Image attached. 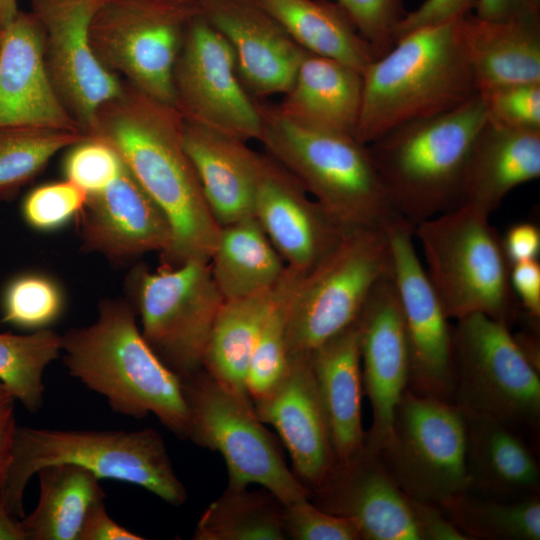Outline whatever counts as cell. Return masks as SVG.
<instances>
[{"instance_id": "obj_1", "label": "cell", "mask_w": 540, "mask_h": 540, "mask_svg": "<svg viewBox=\"0 0 540 540\" xmlns=\"http://www.w3.org/2000/svg\"><path fill=\"white\" fill-rule=\"evenodd\" d=\"M184 119L175 107L128 83L104 104L86 136L108 143L160 209L172 231L162 264L209 261L220 225L183 145Z\"/></svg>"}, {"instance_id": "obj_2", "label": "cell", "mask_w": 540, "mask_h": 540, "mask_svg": "<svg viewBox=\"0 0 540 540\" xmlns=\"http://www.w3.org/2000/svg\"><path fill=\"white\" fill-rule=\"evenodd\" d=\"M62 353L69 374L102 395L113 411L137 419L153 414L178 438L188 439L181 379L143 338L130 301H100L94 322L62 335Z\"/></svg>"}, {"instance_id": "obj_3", "label": "cell", "mask_w": 540, "mask_h": 540, "mask_svg": "<svg viewBox=\"0 0 540 540\" xmlns=\"http://www.w3.org/2000/svg\"><path fill=\"white\" fill-rule=\"evenodd\" d=\"M458 20L407 33L366 67L356 140L368 145L398 126L454 110L478 93Z\"/></svg>"}, {"instance_id": "obj_4", "label": "cell", "mask_w": 540, "mask_h": 540, "mask_svg": "<svg viewBox=\"0 0 540 540\" xmlns=\"http://www.w3.org/2000/svg\"><path fill=\"white\" fill-rule=\"evenodd\" d=\"M260 141L345 231L386 228L393 209L367 145L354 136L314 128L257 100Z\"/></svg>"}, {"instance_id": "obj_5", "label": "cell", "mask_w": 540, "mask_h": 540, "mask_svg": "<svg viewBox=\"0 0 540 540\" xmlns=\"http://www.w3.org/2000/svg\"><path fill=\"white\" fill-rule=\"evenodd\" d=\"M486 122L477 93L454 110L398 126L367 145L400 218L415 226L457 206L470 152Z\"/></svg>"}, {"instance_id": "obj_6", "label": "cell", "mask_w": 540, "mask_h": 540, "mask_svg": "<svg viewBox=\"0 0 540 540\" xmlns=\"http://www.w3.org/2000/svg\"><path fill=\"white\" fill-rule=\"evenodd\" d=\"M81 466L100 480L137 485L180 506L187 492L165 443L152 428L136 431L55 430L16 426L0 502L16 518L25 516L23 497L37 471L47 465Z\"/></svg>"}, {"instance_id": "obj_7", "label": "cell", "mask_w": 540, "mask_h": 540, "mask_svg": "<svg viewBox=\"0 0 540 540\" xmlns=\"http://www.w3.org/2000/svg\"><path fill=\"white\" fill-rule=\"evenodd\" d=\"M427 278L447 316L484 314L511 326L519 315L502 238L489 216L458 205L414 226Z\"/></svg>"}, {"instance_id": "obj_8", "label": "cell", "mask_w": 540, "mask_h": 540, "mask_svg": "<svg viewBox=\"0 0 540 540\" xmlns=\"http://www.w3.org/2000/svg\"><path fill=\"white\" fill-rule=\"evenodd\" d=\"M454 390L460 409L490 416L520 435L536 436L540 424V377L510 327L484 314L452 326Z\"/></svg>"}, {"instance_id": "obj_9", "label": "cell", "mask_w": 540, "mask_h": 540, "mask_svg": "<svg viewBox=\"0 0 540 540\" xmlns=\"http://www.w3.org/2000/svg\"><path fill=\"white\" fill-rule=\"evenodd\" d=\"M391 272V248L385 228L345 233L296 282L288 319V356L308 357L354 324L376 284Z\"/></svg>"}, {"instance_id": "obj_10", "label": "cell", "mask_w": 540, "mask_h": 540, "mask_svg": "<svg viewBox=\"0 0 540 540\" xmlns=\"http://www.w3.org/2000/svg\"><path fill=\"white\" fill-rule=\"evenodd\" d=\"M181 382L190 417L188 439L222 455L228 487L258 484L284 505L309 497L310 491L286 465L251 400L234 393L204 369Z\"/></svg>"}, {"instance_id": "obj_11", "label": "cell", "mask_w": 540, "mask_h": 540, "mask_svg": "<svg viewBox=\"0 0 540 540\" xmlns=\"http://www.w3.org/2000/svg\"><path fill=\"white\" fill-rule=\"evenodd\" d=\"M131 304L143 338L180 379L203 369L217 313L224 301L209 261L162 264L152 271L137 266L128 276Z\"/></svg>"}, {"instance_id": "obj_12", "label": "cell", "mask_w": 540, "mask_h": 540, "mask_svg": "<svg viewBox=\"0 0 540 540\" xmlns=\"http://www.w3.org/2000/svg\"><path fill=\"white\" fill-rule=\"evenodd\" d=\"M200 1L106 0L90 29L99 61L147 96L174 107L173 71Z\"/></svg>"}, {"instance_id": "obj_13", "label": "cell", "mask_w": 540, "mask_h": 540, "mask_svg": "<svg viewBox=\"0 0 540 540\" xmlns=\"http://www.w3.org/2000/svg\"><path fill=\"white\" fill-rule=\"evenodd\" d=\"M465 450L461 409L407 389L396 406L391 435L380 454L409 498L440 505L468 491Z\"/></svg>"}, {"instance_id": "obj_14", "label": "cell", "mask_w": 540, "mask_h": 540, "mask_svg": "<svg viewBox=\"0 0 540 540\" xmlns=\"http://www.w3.org/2000/svg\"><path fill=\"white\" fill-rule=\"evenodd\" d=\"M173 91L174 107L185 121L247 142L259 139L257 100L240 81L232 47L201 12L182 42Z\"/></svg>"}, {"instance_id": "obj_15", "label": "cell", "mask_w": 540, "mask_h": 540, "mask_svg": "<svg viewBox=\"0 0 540 540\" xmlns=\"http://www.w3.org/2000/svg\"><path fill=\"white\" fill-rule=\"evenodd\" d=\"M392 276L409 355L408 389L452 402V326L414 244V226L402 218L386 226ZM453 403V402H452Z\"/></svg>"}, {"instance_id": "obj_16", "label": "cell", "mask_w": 540, "mask_h": 540, "mask_svg": "<svg viewBox=\"0 0 540 540\" xmlns=\"http://www.w3.org/2000/svg\"><path fill=\"white\" fill-rule=\"evenodd\" d=\"M105 1L30 0V12L43 31L52 83L85 135L98 110L119 96L124 87L99 61L91 44V24Z\"/></svg>"}, {"instance_id": "obj_17", "label": "cell", "mask_w": 540, "mask_h": 540, "mask_svg": "<svg viewBox=\"0 0 540 540\" xmlns=\"http://www.w3.org/2000/svg\"><path fill=\"white\" fill-rule=\"evenodd\" d=\"M357 327L363 391L372 411L364 447L381 452L390 438L396 406L409 382L408 347L392 272L372 290Z\"/></svg>"}, {"instance_id": "obj_18", "label": "cell", "mask_w": 540, "mask_h": 540, "mask_svg": "<svg viewBox=\"0 0 540 540\" xmlns=\"http://www.w3.org/2000/svg\"><path fill=\"white\" fill-rule=\"evenodd\" d=\"M320 509L352 521L361 540H421L414 500L387 468L380 452L364 447L348 465L336 467L311 490Z\"/></svg>"}, {"instance_id": "obj_19", "label": "cell", "mask_w": 540, "mask_h": 540, "mask_svg": "<svg viewBox=\"0 0 540 540\" xmlns=\"http://www.w3.org/2000/svg\"><path fill=\"white\" fill-rule=\"evenodd\" d=\"M9 129L83 133L52 83L45 61L43 31L30 11L20 10L3 30L0 131Z\"/></svg>"}, {"instance_id": "obj_20", "label": "cell", "mask_w": 540, "mask_h": 540, "mask_svg": "<svg viewBox=\"0 0 540 540\" xmlns=\"http://www.w3.org/2000/svg\"><path fill=\"white\" fill-rule=\"evenodd\" d=\"M200 7L232 47L240 81L254 99L290 90L306 51L255 0H201Z\"/></svg>"}, {"instance_id": "obj_21", "label": "cell", "mask_w": 540, "mask_h": 540, "mask_svg": "<svg viewBox=\"0 0 540 540\" xmlns=\"http://www.w3.org/2000/svg\"><path fill=\"white\" fill-rule=\"evenodd\" d=\"M77 221L82 250L115 265L149 252L162 257L172 245L168 221L124 163L109 186L87 196Z\"/></svg>"}, {"instance_id": "obj_22", "label": "cell", "mask_w": 540, "mask_h": 540, "mask_svg": "<svg viewBox=\"0 0 540 540\" xmlns=\"http://www.w3.org/2000/svg\"><path fill=\"white\" fill-rule=\"evenodd\" d=\"M253 216L286 266L300 273L317 265L347 233L268 154L264 156Z\"/></svg>"}, {"instance_id": "obj_23", "label": "cell", "mask_w": 540, "mask_h": 540, "mask_svg": "<svg viewBox=\"0 0 540 540\" xmlns=\"http://www.w3.org/2000/svg\"><path fill=\"white\" fill-rule=\"evenodd\" d=\"M253 407L278 432L298 480L309 491L320 487L336 461L309 357H289L281 380Z\"/></svg>"}, {"instance_id": "obj_24", "label": "cell", "mask_w": 540, "mask_h": 540, "mask_svg": "<svg viewBox=\"0 0 540 540\" xmlns=\"http://www.w3.org/2000/svg\"><path fill=\"white\" fill-rule=\"evenodd\" d=\"M183 145L218 224L253 216L265 154L247 141L185 120Z\"/></svg>"}, {"instance_id": "obj_25", "label": "cell", "mask_w": 540, "mask_h": 540, "mask_svg": "<svg viewBox=\"0 0 540 540\" xmlns=\"http://www.w3.org/2000/svg\"><path fill=\"white\" fill-rule=\"evenodd\" d=\"M327 422L336 467L348 465L364 449L363 383L357 321L309 356Z\"/></svg>"}, {"instance_id": "obj_26", "label": "cell", "mask_w": 540, "mask_h": 540, "mask_svg": "<svg viewBox=\"0 0 540 540\" xmlns=\"http://www.w3.org/2000/svg\"><path fill=\"white\" fill-rule=\"evenodd\" d=\"M461 411L468 492L501 499L538 495L539 464L524 437L490 416Z\"/></svg>"}, {"instance_id": "obj_27", "label": "cell", "mask_w": 540, "mask_h": 540, "mask_svg": "<svg viewBox=\"0 0 540 540\" xmlns=\"http://www.w3.org/2000/svg\"><path fill=\"white\" fill-rule=\"evenodd\" d=\"M540 176V131L486 122L470 152L458 205L488 216L517 186Z\"/></svg>"}, {"instance_id": "obj_28", "label": "cell", "mask_w": 540, "mask_h": 540, "mask_svg": "<svg viewBox=\"0 0 540 540\" xmlns=\"http://www.w3.org/2000/svg\"><path fill=\"white\" fill-rule=\"evenodd\" d=\"M458 26L478 93L540 84V17L491 22L470 12L458 20Z\"/></svg>"}, {"instance_id": "obj_29", "label": "cell", "mask_w": 540, "mask_h": 540, "mask_svg": "<svg viewBox=\"0 0 540 540\" xmlns=\"http://www.w3.org/2000/svg\"><path fill=\"white\" fill-rule=\"evenodd\" d=\"M362 100V75L331 58L306 52L278 109L314 128L354 136Z\"/></svg>"}, {"instance_id": "obj_30", "label": "cell", "mask_w": 540, "mask_h": 540, "mask_svg": "<svg viewBox=\"0 0 540 540\" xmlns=\"http://www.w3.org/2000/svg\"><path fill=\"white\" fill-rule=\"evenodd\" d=\"M308 53L339 61L361 75L377 58L354 23L328 0H255Z\"/></svg>"}, {"instance_id": "obj_31", "label": "cell", "mask_w": 540, "mask_h": 540, "mask_svg": "<svg viewBox=\"0 0 540 540\" xmlns=\"http://www.w3.org/2000/svg\"><path fill=\"white\" fill-rule=\"evenodd\" d=\"M209 264L224 300L272 289L287 268L254 216L220 226Z\"/></svg>"}, {"instance_id": "obj_32", "label": "cell", "mask_w": 540, "mask_h": 540, "mask_svg": "<svg viewBox=\"0 0 540 540\" xmlns=\"http://www.w3.org/2000/svg\"><path fill=\"white\" fill-rule=\"evenodd\" d=\"M36 474L40 484L38 504L20 519L26 540H79L88 511L105 498L100 479L69 463L47 465Z\"/></svg>"}, {"instance_id": "obj_33", "label": "cell", "mask_w": 540, "mask_h": 540, "mask_svg": "<svg viewBox=\"0 0 540 540\" xmlns=\"http://www.w3.org/2000/svg\"><path fill=\"white\" fill-rule=\"evenodd\" d=\"M274 288L224 300L215 318L203 369L239 396L251 400L246 388L249 362L268 312Z\"/></svg>"}, {"instance_id": "obj_34", "label": "cell", "mask_w": 540, "mask_h": 540, "mask_svg": "<svg viewBox=\"0 0 540 540\" xmlns=\"http://www.w3.org/2000/svg\"><path fill=\"white\" fill-rule=\"evenodd\" d=\"M284 504L266 488L227 487L200 516L195 540H285Z\"/></svg>"}, {"instance_id": "obj_35", "label": "cell", "mask_w": 540, "mask_h": 540, "mask_svg": "<svg viewBox=\"0 0 540 540\" xmlns=\"http://www.w3.org/2000/svg\"><path fill=\"white\" fill-rule=\"evenodd\" d=\"M439 506L468 540L540 539L539 494L501 499L465 491Z\"/></svg>"}, {"instance_id": "obj_36", "label": "cell", "mask_w": 540, "mask_h": 540, "mask_svg": "<svg viewBox=\"0 0 540 540\" xmlns=\"http://www.w3.org/2000/svg\"><path fill=\"white\" fill-rule=\"evenodd\" d=\"M62 353V335L48 329L20 335L0 333V382L35 413L44 402L45 368Z\"/></svg>"}, {"instance_id": "obj_37", "label": "cell", "mask_w": 540, "mask_h": 540, "mask_svg": "<svg viewBox=\"0 0 540 540\" xmlns=\"http://www.w3.org/2000/svg\"><path fill=\"white\" fill-rule=\"evenodd\" d=\"M301 274L287 267L274 288L246 374V388L252 403L271 391L288 367L287 330L290 302Z\"/></svg>"}, {"instance_id": "obj_38", "label": "cell", "mask_w": 540, "mask_h": 540, "mask_svg": "<svg viewBox=\"0 0 540 540\" xmlns=\"http://www.w3.org/2000/svg\"><path fill=\"white\" fill-rule=\"evenodd\" d=\"M80 132L9 129L0 131V198L36 177L60 150L81 141Z\"/></svg>"}, {"instance_id": "obj_39", "label": "cell", "mask_w": 540, "mask_h": 540, "mask_svg": "<svg viewBox=\"0 0 540 540\" xmlns=\"http://www.w3.org/2000/svg\"><path fill=\"white\" fill-rule=\"evenodd\" d=\"M64 308V292L55 279L42 273H25L6 286L1 321L31 331L48 329L61 317Z\"/></svg>"}, {"instance_id": "obj_40", "label": "cell", "mask_w": 540, "mask_h": 540, "mask_svg": "<svg viewBox=\"0 0 540 540\" xmlns=\"http://www.w3.org/2000/svg\"><path fill=\"white\" fill-rule=\"evenodd\" d=\"M88 194L73 182L46 183L31 190L22 203L25 222L41 232H52L76 220Z\"/></svg>"}, {"instance_id": "obj_41", "label": "cell", "mask_w": 540, "mask_h": 540, "mask_svg": "<svg viewBox=\"0 0 540 540\" xmlns=\"http://www.w3.org/2000/svg\"><path fill=\"white\" fill-rule=\"evenodd\" d=\"M123 162L105 141L85 136L69 147L63 162L65 179L82 188L88 195L109 186L120 174Z\"/></svg>"}, {"instance_id": "obj_42", "label": "cell", "mask_w": 540, "mask_h": 540, "mask_svg": "<svg viewBox=\"0 0 540 540\" xmlns=\"http://www.w3.org/2000/svg\"><path fill=\"white\" fill-rule=\"evenodd\" d=\"M487 121L514 130L540 131V84H517L478 93Z\"/></svg>"}, {"instance_id": "obj_43", "label": "cell", "mask_w": 540, "mask_h": 540, "mask_svg": "<svg viewBox=\"0 0 540 540\" xmlns=\"http://www.w3.org/2000/svg\"><path fill=\"white\" fill-rule=\"evenodd\" d=\"M348 14L360 35L373 48L377 58L396 42L398 23L406 12L402 0H335Z\"/></svg>"}, {"instance_id": "obj_44", "label": "cell", "mask_w": 540, "mask_h": 540, "mask_svg": "<svg viewBox=\"0 0 540 540\" xmlns=\"http://www.w3.org/2000/svg\"><path fill=\"white\" fill-rule=\"evenodd\" d=\"M283 519L287 539L361 540L352 521L320 509L309 497L284 505Z\"/></svg>"}, {"instance_id": "obj_45", "label": "cell", "mask_w": 540, "mask_h": 540, "mask_svg": "<svg viewBox=\"0 0 540 540\" xmlns=\"http://www.w3.org/2000/svg\"><path fill=\"white\" fill-rule=\"evenodd\" d=\"M475 0H425L406 12L397 25L396 41L409 32L457 21L473 9Z\"/></svg>"}, {"instance_id": "obj_46", "label": "cell", "mask_w": 540, "mask_h": 540, "mask_svg": "<svg viewBox=\"0 0 540 540\" xmlns=\"http://www.w3.org/2000/svg\"><path fill=\"white\" fill-rule=\"evenodd\" d=\"M510 285L528 323L539 329L540 321V263L525 261L510 266Z\"/></svg>"}, {"instance_id": "obj_47", "label": "cell", "mask_w": 540, "mask_h": 540, "mask_svg": "<svg viewBox=\"0 0 540 540\" xmlns=\"http://www.w3.org/2000/svg\"><path fill=\"white\" fill-rule=\"evenodd\" d=\"M505 256L510 266L531 260L540 255V230L530 222L512 225L502 238Z\"/></svg>"}, {"instance_id": "obj_48", "label": "cell", "mask_w": 540, "mask_h": 540, "mask_svg": "<svg viewBox=\"0 0 540 540\" xmlns=\"http://www.w3.org/2000/svg\"><path fill=\"white\" fill-rule=\"evenodd\" d=\"M144 537L114 521L106 511L104 500L95 503L88 511L81 528L79 540H142Z\"/></svg>"}, {"instance_id": "obj_49", "label": "cell", "mask_w": 540, "mask_h": 540, "mask_svg": "<svg viewBox=\"0 0 540 540\" xmlns=\"http://www.w3.org/2000/svg\"><path fill=\"white\" fill-rule=\"evenodd\" d=\"M474 16L491 22L540 17V0H475Z\"/></svg>"}, {"instance_id": "obj_50", "label": "cell", "mask_w": 540, "mask_h": 540, "mask_svg": "<svg viewBox=\"0 0 540 540\" xmlns=\"http://www.w3.org/2000/svg\"><path fill=\"white\" fill-rule=\"evenodd\" d=\"M421 540H468L439 505L414 500Z\"/></svg>"}, {"instance_id": "obj_51", "label": "cell", "mask_w": 540, "mask_h": 540, "mask_svg": "<svg viewBox=\"0 0 540 540\" xmlns=\"http://www.w3.org/2000/svg\"><path fill=\"white\" fill-rule=\"evenodd\" d=\"M14 401L12 396L0 399V499L11 460L12 443L17 426Z\"/></svg>"}, {"instance_id": "obj_52", "label": "cell", "mask_w": 540, "mask_h": 540, "mask_svg": "<svg viewBox=\"0 0 540 540\" xmlns=\"http://www.w3.org/2000/svg\"><path fill=\"white\" fill-rule=\"evenodd\" d=\"M0 540H26L20 520L7 512L0 503Z\"/></svg>"}, {"instance_id": "obj_53", "label": "cell", "mask_w": 540, "mask_h": 540, "mask_svg": "<svg viewBox=\"0 0 540 540\" xmlns=\"http://www.w3.org/2000/svg\"><path fill=\"white\" fill-rule=\"evenodd\" d=\"M17 0H0V29H4L19 12Z\"/></svg>"}, {"instance_id": "obj_54", "label": "cell", "mask_w": 540, "mask_h": 540, "mask_svg": "<svg viewBox=\"0 0 540 540\" xmlns=\"http://www.w3.org/2000/svg\"><path fill=\"white\" fill-rule=\"evenodd\" d=\"M12 396L6 387L0 382V399ZM13 397V396H12Z\"/></svg>"}, {"instance_id": "obj_55", "label": "cell", "mask_w": 540, "mask_h": 540, "mask_svg": "<svg viewBox=\"0 0 540 540\" xmlns=\"http://www.w3.org/2000/svg\"><path fill=\"white\" fill-rule=\"evenodd\" d=\"M3 30L4 29H0V47H1L2 37H3Z\"/></svg>"}, {"instance_id": "obj_56", "label": "cell", "mask_w": 540, "mask_h": 540, "mask_svg": "<svg viewBox=\"0 0 540 540\" xmlns=\"http://www.w3.org/2000/svg\"><path fill=\"white\" fill-rule=\"evenodd\" d=\"M191 1H198V2H199V1H201V0H191Z\"/></svg>"}]
</instances>
